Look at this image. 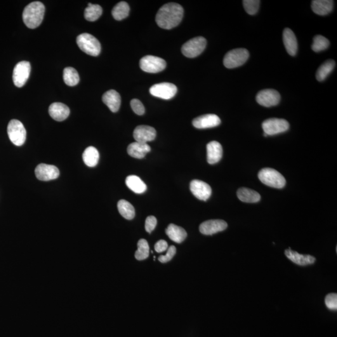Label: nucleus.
<instances>
[{
  "mask_svg": "<svg viewBox=\"0 0 337 337\" xmlns=\"http://www.w3.org/2000/svg\"><path fill=\"white\" fill-rule=\"evenodd\" d=\"M183 15L184 9L180 4L169 3L159 9L155 16V22L162 29L171 30L180 25Z\"/></svg>",
  "mask_w": 337,
  "mask_h": 337,
  "instance_id": "1",
  "label": "nucleus"
},
{
  "mask_svg": "<svg viewBox=\"0 0 337 337\" xmlns=\"http://www.w3.org/2000/svg\"><path fill=\"white\" fill-rule=\"evenodd\" d=\"M45 7L41 2L34 1L25 7L23 13L25 24L30 29L38 27L43 20Z\"/></svg>",
  "mask_w": 337,
  "mask_h": 337,
  "instance_id": "2",
  "label": "nucleus"
},
{
  "mask_svg": "<svg viewBox=\"0 0 337 337\" xmlns=\"http://www.w3.org/2000/svg\"><path fill=\"white\" fill-rule=\"evenodd\" d=\"M259 179L262 183L269 187L282 188L286 186V181L281 174L272 168H263L259 172Z\"/></svg>",
  "mask_w": 337,
  "mask_h": 337,
  "instance_id": "3",
  "label": "nucleus"
},
{
  "mask_svg": "<svg viewBox=\"0 0 337 337\" xmlns=\"http://www.w3.org/2000/svg\"><path fill=\"white\" fill-rule=\"evenodd\" d=\"M77 44L84 53L93 56H97L100 54L101 46L98 41L93 35L82 34L79 35L76 39Z\"/></svg>",
  "mask_w": 337,
  "mask_h": 337,
  "instance_id": "4",
  "label": "nucleus"
},
{
  "mask_svg": "<svg viewBox=\"0 0 337 337\" xmlns=\"http://www.w3.org/2000/svg\"><path fill=\"white\" fill-rule=\"evenodd\" d=\"M249 58L246 49L237 48L228 51L224 58V65L228 69L240 67L246 63Z\"/></svg>",
  "mask_w": 337,
  "mask_h": 337,
  "instance_id": "5",
  "label": "nucleus"
},
{
  "mask_svg": "<svg viewBox=\"0 0 337 337\" xmlns=\"http://www.w3.org/2000/svg\"><path fill=\"white\" fill-rule=\"evenodd\" d=\"M7 132L11 143L17 146L24 145L27 139V131L24 125L17 119L9 121L7 128Z\"/></svg>",
  "mask_w": 337,
  "mask_h": 337,
  "instance_id": "6",
  "label": "nucleus"
},
{
  "mask_svg": "<svg viewBox=\"0 0 337 337\" xmlns=\"http://www.w3.org/2000/svg\"><path fill=\"white\" fill-rule=\"evenodd\" d=\"M206 44L207 41L204 37H195L186 42L183 46L181 51L186 57L195 58L204 51Z\"/></svg>",
  "mask_w": 337,
  "mask_h": 337,
  "instance_id": "7",
  "label": "nucleus"
},
{
  "mask_svg": "<svg viewBox=\"0 0 337 337\" xmlns=\"http://www.w3.org/2000/svg\"><path fill=\"white\" fill-rule=\"evenodd\" d=\"M140 65L144 72L157 73L162 72L166 68V62L161 58L148 55L141 58Z\"/></svg>",
  "mask_w": 337,
  "mask_h": 337,
  "instance_id": "8",
  "label": "nucleus"
},
{
  "mask_svg": "<svg viewBox=\"0 0 337 337\" xmlns=\"http://www.w3.org/2000/svg\"><path fill=\"white\" fill-rule=\"evenodd\" d=\"M262 126L265 134L273 136L288 131L290 125L288 121L284 119L270 118L263 121Z\"/></svg>",
  "mask_w": 337,
  "mask_h": 337,
  "instance_id": "9",
  "label": "nucleus"
},
{
  "mask_svg": "<svg viewBox=\"0 0 337 337\" xmlns=\"http://www.w3.org/2000/svg\"><path fill=\"white\" fill-rule=\"evenodd\" d=\"M31 65L28 61H23L18 63L14 68L13 80L14 84L18 88H22L29 78Z\"/></svg>",
  "mask_w": 337,
  "mask_h": 337,
  "instance_id": "10",
  "label": "nucleus"
},
{
  "mask_svg": "<svg viewBox=\"0 0 337 337\" xmlns=\"http://www.w3.org/2000/svg\"><path fill=\"white\" fill-rule=\"evenodd\" d=\"M150 93L155 97L170 100L176 95L178 88L170 82H161L154 84L150 89Z\"/></svg>",
  "mask_w": 337,
  "mask_h": 337,
  "instance_id": "11",
  "label": "nucleus"
},
{
  "mask_svg": "<svg viewBox=\"0 0 337 337\" xmlns=\"http://www.w3.org/2000/svg\"><path fill=\"white\" fill-rule=\"evenodd\" d=\"M256 101L262 107H275L280 102V95L279 92L274 89H263L257 94Z\"/></svg>",
  "mask_w": 337,
  "mask_h": 337,
  "instance_id": "12",
  "label": "nucleus"
},
{
  "mask_svg": "<svg viewBox=\"0 0 337 337\" xmlns=\"http://www.w3.org/2000/svg\"><path fill=\"white\" fill-rule=\"evenodd\" d=\"M35 175L37 180L48 181L57 179L60 176V171L53 165L40 164L35 169Z\"/></svg>",
  "mask_w": 337,
  "mask_h": 337,
  "instance_id": "13",
  "label": "nucleus"
},
{
  "mask_svg": "<svg viewBox=\"0 0 337 337\" xmlns=\"http://www.w3.org/2000/svg\"><path fill=\"white\" fill-rule=\"evenodd\" d=\"M190 191L201 201H206L211 197L212 189L208 184L200 180H193L190 184Z\"/></svg>",
  "mask_w": 337,
  "mask_h": 337,
  "instance_id": "14",
  "label": "nucleus"
},
{
  "mask_svg": "<svg viewBox=\"0 0 337 337\" xmlns=\"http://www.w3.org/2000/svg\"><path fill=\"white\" fill-rule=\"evenodd\" d=\"M227 227V224L225 221L209 220L202 223L199 226L200 232L202 234L211 235L219 232H222Z\"/></svg>",
  "mask_w": 337,
  "mask_h": 337,
  "instance_id": "15",
  "label": "nucleus"
},
{
  "mask_svg": "<svg viewBox=\"0 0 337 337\" xmlns=\"http://www.w3.org/2000/svg\"><path fill=\"white\" fill-rule=\"evenodd\" d=\"M133 136L136 142L147 143L155 140L156 131L152 127L142 125L134 129Z\"/></svg>",
  "mask_w": 337,
  "mask_h": 337,
  "instance_id": "16",
  "label": "nucleus"
},
{
  "mask_svg": "<svg viewBox=\"0 0 337 337\" xmlns=\"http://www.w3.org/2000/svg\"><path fill=\"white\" fill-rule=\"evenodd\" d=\"M221 122L220 118L216 114H209L201 115L193 120L192 124L195 128L207 129L218 126Z\"/></svg>",
  "mask_w": 337,
  "mask_h": 337,
  "instance_id": "17",
  "label": "nucleus"
},
{
  "mask_svg": "<svg viewBox=\"0 0 337 337\" xmlns=\"http://www.w3.org/2000/svg\"><path fill=\"white\" fill-rule=\"evenodd\" d=\"M222 146L217 141H212L207 145V159L210 164L218 163L223 157Z\"/></svg>",
  "mask_w": 337,
  "mask_h": 337,
  "instance_id": "18",
  "label": "nucleus"
},
{
  "mask_svg": "<svg viewBox=\"0 0 337 337\" xmlns=\"http://www.w3.org/2000/svg\"><path fill=\"white\" fill-rule=\"evenodd\" d=\"M70 113L69 108L61 103H54L49 108V114L55 121H64L69 116Z\"/></svg>",
  "mask_w": 337,
  "mask_h": 337,
  "instance_id": "19",
  "label": "nucleus"
},
{
  "mask_svg": "<svg viewBox=\"0 0 337 337\" xmlns=\"http://www.w3.org/2000/svg\"><path fill=\"white\" fill-rule=\"evenodd\" d=\"M283 41L285 48L290 55H296L298 50V43L296 35L289 28H286L283 32Z\"/></svg>",
  "mask_w": 337,
  "mask_h": 337,
  "instance_id": "20",
  "label": "nucleus"
},
{
  "mask_svg": "<svg viewBox=\"0 0 337 337\" xmlns=\"http://www.w3.org/2000/svg\"><path fill=\"white\" fill-rule=\"evenodd\" d=\"M102 100L103 103L107 106L112 112H116L121 106V99L119 94L116 91L112 90L106 92L103 94Z\"/></svg>",
  "mask_w": 337,
  "mask_h": 337,
  "instance_id": "21",
  "label": "nucleus"
},
{
  "mask_svg": "<svg viewBox=\"0 0 337 337\" xmlns=\"http://www.w3.org/2000/svg\"><path fill=\"white\" fill-rule=\"evenodd\" d=\"M285 254L287 258L299 265L305 266L312 264L316 261L314 257L310 255H302V254H299L298 252L292 251L291 248L286 250L285 251Z\"/></svg>",
  "mask_w": 337,
  "mask_h": 337,
  "instance_id": "22",
  "label": "nucleus"
},
{
  "mask_svg": "<svg viewBox=\"0 0 337 337\" xmlns=\"http://www.w3.org/2000/svg\"><path fill=\"white\" fill-rule=\"evenodd\" d=\"M128 153L130 156L136 159H143L147 153L150 151V147L147 143L134 142L128 147Z\"/></svg>",
  "mask_w": 337,
  "mask_h": 337,
  "instance_id": "23",
  "label": "nucleus"
},
{
  "mask_svg": "<svg viewBox=\"0 0 337 337\" xmlns=\"http://www.w3.org/2000/svg\"><path fill=\"white\" fill-rule=\"evenodd\" d=\"M166 233L169 239L178 244L182 243L187 237L186 231L183 228L174 224L169 225L166 229Z\"/></svg>",
  "mask_w": 337,
  "mask_h": 337,
  "instance_id": "24",
  "label": "nucleus"
},
{
  "mask_svg": "<svg viewBox=\"0 0 337 337\" xmlns=\"http://www.w3.org/2000/svg\"><path fill=\"white\" fill-rule=\"evenodd\" d=\"M333 8L334 1L332 0H314L312 1V10L317 15H328Z\"/></svg>",
  "mask_w": 337,
  "mask_h": 337,
  "instance_id": "25",
  "label": "nucleus"
},
{
  "mask_svg": "<svg viewBox=\"0 0 337 337\" xmlns=\"http://www.w3.org/2000/svg\"><path fill=\"white\" fill-rule=\"evenodd\" d=\"M237 195L240 201L247 203H256L261 200V195L255 190L242 187L237 190Z\"/></svg>",
  "mask_w": 337,
  "mask_h": 337,
  "instance_id": "26",
  "label": "nucleus"
},
{
  "mask_svg": "<svg viewBox=\"0 0 337 337\" xmlns=\"http://www.w3.org/2000/svg\"><path fill=\"white\" fill-rule=\"evenodd\" d=\"M126 184L129 189L136 194H142L147 189V186L145 183L136 176H129L127 177Z\"/></svg>",
  "mask_w": 337,
  "mask_h": 337,
  "instance_id": "27",
  "label": "nucleus"
},
{
  "mask_svg": "<svg viewBox=\"0 0 337 337\" xmlns=\"http://www.w3.org/2000/svg\"><path fill=\"white\" fill-rule=\"evenodd\" d=\"M100 154L98 150L93 146L87 148L82 154V159L84 163L88 167H95L98 164Z\"/></svg>",
  "mask_w": 337,
  "mask_h": 337,
  "instance_id": "28",
  "label": "nucleus"
},
{
  "mask_svg": "<svg viewBox=\"0 0 337 337\" xmlns=\"http://www.w3.org/2000/svg\"><path fill=\"white\" fill-rule=\"evenodd\" d=\"M117 209L120 214L128 220H132L135 217V209L133 205L126 200H120L117 203Z\"/></svg>",
  "mask_w": 337,
  "mask_h": 337,
  "instance_id": "29",
  "label": "nucleus"
},
{
  "mask_svg": "<svg viewBox=\"0 0 337 337\" xmlns=\"http://www.w3.org/2000/svg\"><path fill=\"white\" fill-rule=\"evenodd\" d=\"M336 67V62L334 60H330L325 61L320 66L316 73V78L319 81H323L334 70Z\"/></svg>",
  "mask_w": 337,
  "mask_h": 337,
  "instance_id": "30",
  "label": "nucleus"
},
{
  "mask_svg": "<svg viewBox=\"0 0 337 337\" xmlns=\"http://www.w3.org/2000/svg\"><path fill=\"white\" fill-rule=\"evenodd\" d=\"M129 4L125 1H121L117 3L112 10L113 18L117 21H121L128 17L129 13Z\"/></svg>",
  "mask_w": 337,
  "mask_h": 337,
  "instance_id": "31",
  "label": "nucleus"
},
{
  "mask_svg": "<svg viewBox=\"0 0 337 337\" xmlns=\"http://www.w3.org/2000/svg\"><path fill=\"white\" fill-rule=\"evenodd\" d=\"M63 79L68 86H76L79 81L78 73L72 67L66 68L63 72Z\"/></svg>",
  "mask_w": 337,
  "mask_h": 337,
  "instance_id": "32",
  "label": "nucleus"
},
{
  "mask_svg": "<svg viewBox=\"0 0 337 337\" xmlns=\"http://www.w3.org/2000/svg\"><path fill=\"white\" fill-rule=\"evenodd\" d=\"M103 13V9L98 4H92L87 7L84 11V17L89 22H94L100 17Z\"/></svg>",
  "mask_w": 337,
  "mask_h": 337,
  "instance_id": "33",
  "label": "nucleus"
},
{
  "mask_svg": "<svg viewBox=\"0 0 337 337\" xmlns=\"http://www.w3.org/2000/svg\"><path fill=\"white\" fill-rule=\"evenodd\" d=\"M150 256V246L147 240L140 239L138 242V250L135 252V258L138 261H143Z\"/></svg>",
  "mask_w": 337,
  "mask_h": 337,
  "instance_id": "34",
  "label": "nucleus"
},
{
  "mask_svg": "<svg viewBox=\"0 0 337 337\" xmlns=\"http://www.w3.org/2000/svg\"><path fill=\"white\" fill-rule=\"evenodd\" d=\"M330 42L326 37L317 35L313 37L312 49L313 51L320 52L329 48Z\"/></svg>",
  "mask_w": 337,
  "mask_h": 337,
  "instance_id": "35",
  "label": "nucleus"
},
{
  "mask_svg": "<svg viewBox=\"0 0 337 337\" xmlns=\"http://www.w3.org/2000/svg\"><path fill=\"white\" fill-rule=\"evenodd\" d=\"M260 3L259 0H244V8L249 15H254L258 12Z\"/></svg>",
  "mask_w": 337,
  "mask_h": 337,
  "instance_id": "36",
  "label": "nucleus"
},
{
  "mask_svg": "<svg viewBox=\"0 0 337 337\" xmlns=\"http://www.w3.org/2000/svg\"><path fill=\"white\" fill-rule=\"evenodd\" d=\"M325 305L330 310H337V295L332 293L327 295L325 299Z\"/></svg>",
  "mask_w": 337,
  "mask_h": 337,
  "instance_id": "37",
  "label": "nucleus"
},
{
  "mask_svg": "<svg viewBox=\"0 0 337 337\" xmlns=\"http://www.w3.org/2000/svg\"><path fill=\"white\" fill-rule=\"evenodd\" d=\"M131 107L132 110L133 112L138 115H143L145 114V108L143 105V103L139 100L137 99H133V100L131 101Z\"/></svg>",
  "mask_w": 337,
  "mask_h": 337,
  "instance_id": "38",
  "label": "nucleus"
},
{
  "mask_svg": "<svg viewBox=\"0 0 337 337\" xmlns=\"http://www.w3.org/2000/svg\"><path fill=\"white\" fill-rule=\"evenodd\" d=\"M176 253L175 246H171L167 249V254L165 256H161L159 258V261L161 263H166L170 261Z\"/></svg>",
  "mask_w": 337,
  "mask_h": 337,
  "instance_id": "39",
  "label": "nucleus"
},
{
  "mask_svg": "<svg viewBox=\"0 0 337 337\" xmlns=\"http://www.w3.org/2000/svg\"><path fill=\"white\" fill-rule=\"evenodd\" d=\"M157 225V219L154 216L148 217L146 220L145 228L146 232L151 233Z\"/></svg>",
  "mask_w": 337,
  "mask_h": 337,
  "instance_id": "40",
  "label": "nucleus"
},
{
  "mask_svg": "<svg viewBox=\"0 0 337 337\" xmlns=\"http://www.w3.org/2000/svg\"><path fill=\"white\" fill-rule=\"evenodd\" d=\"M168 248V244H167L166 240H160L159 241L156 242L155 244L154 249L155 251L158 252V253H161L166 251Z\"/></svg>",
  "mask_w": 337,
  "mask_h": 337,
  "instance_id": "41",
  "label": "nucleus"
}]
</instances>
